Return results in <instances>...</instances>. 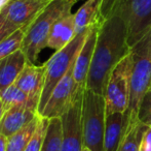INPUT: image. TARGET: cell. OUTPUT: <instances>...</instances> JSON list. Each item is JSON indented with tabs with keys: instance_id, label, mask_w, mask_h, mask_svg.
<instances>
[{
	"instance_id": "obj_1",
	"label": "cell",
	"mask_w": 151,
	"mask_h": 151,
	"mask_svg": "<svg viewBox=\"0 0 151 151\" xmlns=\"http://www.w3.org/2000/svg\"><path fill=\"white\" fill-rule=\"evenodd\" d=\"M131 49L124 21L115 8H111L105 14L98 30L86 89L104 95L111 71L129 55Z\"/></svg>"
},
{
	"instance_id": "obj_2",
	"label": "cell",
	"mask_w": 151,
	"mask_h": 151,
	"mask_svg": "<svg viewBox=\"0 0 151 151\" xmlns=\"http://www.w3.org/2000/svg\"><path fill=\"white\" fill-rule=\"evenodd\" d=\"M129 107L125 111L127 133L138 122L137 115L143 96L151 84V30L131 49Z\"/></svg>"
},
{
	"instance_id": "obj_3",
	"label": "cell",
	"mask_w": 151,
	"mask_h": 151,
	"mask_svg": "<svg viewBox=\"0 0 151 151\" xmlns=\"http://www.w3.org/2000/svg\"><path fill=\"white\" fill-rule=\"evenodd\" d=\"M77 1L79 0H54L29 25L21 47L29 63L36 64L38 55L47 47V40L54 25L60 18L71 12Z\"/></svg>"
},
{
	"instance_id": "obj_4",
	"label": "cell",
	"mask_w": 151,
	"mask_h": 151,
	"mask_svg": "<svg viewBox=\"0 0 151 151\" xmlns=\"http://www.w3.org/2000/svg\"><path fill=\"white\" fill-rule=\"evenodd\" d=\"M106 101L103 94L86 89L82 98V133L84 147L91 151H105Z\"/></svg>"
},
{
	"instance_id": "obj_5",
	"label": "cell",
	"mask_w": 151,
	"mask_h": 151,
	"mask_svg": "<svg viewBox=\"0 0 151 151\" xmlns=\"http://www.w3.org/2000/svg\"><path fill=\"white\" fill-rule=\"evenodd\" d=\"M90 29L77 33L75 37L65 48L60 51H56L55 54L45 62V80H44L43 91H42L39 107H38V114L39 115L42 113L44 107L46 106V103H47L55 87L58 85V83L64 78V76L68 73L69 69L75 62L76 57L88 36Z\"/></svg>"
},
{
	"instance_id": "obj_6",
	"label": "cell",
	"mask_w": 151,
	"mask_h": 151,
	"mask_svg": "<svg viewBox=\"0 0 151 151\" xmlns=\"http://www.w3.org/2000/svg\"><path fill=\"white\" fill-rule=\"evenodd\" d=\"M115 8L127 26V44L134 47L151 30V0H116L104 10Z\"/></svg>"
},
{
	"instance_id": "obj_7",
	"label": "cell",
	"mask_w": 151,
	"mask_h": 151,
	"mask_svg": "<svg viewBox=\"0 0 151 151\" xmlns=\"http://www.w3.org/2000/svg\"><path fill=\"white\" fill-rule=\"evenodd\" d=\"M132 59L131 52L116 65L108 78L104 91L106 101V114L124 113L129 107V78Z\"/></svg>"
},
{
	"instance_id": "obj_8",
	"label": "cell",
	"mask_w": 151,
	"mask_h": 151,
	"mask_svg": "<svg viewBox=\"0 0 151 151\" xmlns=\"http://www.w3.org/2000/svg\"><path fill=\"white\" fill-rule=\"evenodd\" d=\"M84 90L86 89L78 91L69 110L61 117L63 126L62 151H83L84 149L81 122L82 98Z\"/></svg>"
},
{
	"instance_id": "obj_9",
	"label": "cell",
	"mask_w": 151,
	"mask_h": 151,
	"mask_svg": "<svg viewBox=\"0 0 151 151\" xmlns=\"http://www.w3.org/2000/svg\"><path fill=\"white\" fill-rule=\"evenodd\" d=\"M76 60V59H75ZM74 63L69 69L68 73L64 76L52 90L46 106L44 107L41 116L45 118H61L69 110L70 106L74 101L76 94L81 89L77 88V85L73 76Z\"/></svg>"
},
{
	"instance_id": "obj_10",
	"label": "cell",
	"mask_w": 151,
	"mask_h": 151,
	"mask_svg": "<svg viewBox=\"0 0 151 151\" xmlns=\"http://www.w3.org/2000/svg\"><path fill=\"white\" fill-rule=\"evenodd\" d=\"M45 71V63H43L42 65H36L27 62L24 69L14 82V85L17 87H19L28 95L27 106L37 113L42 91H43Z\"/></svg>"
},
{
	"instance_id": "obj_11",
	"label": "cell",
	"mask_w": 151,
	"mask_h": 151,
	"mask_svg": "<svg viewBox=\"0 0 151 151\" xmlns=\"http://www.w3.org/2000/svg\"><path fill=\"white\" fill-rule=\"evenodd\" d=\"M54 0H10L2 9L17 27L30 25Z\"/></svg>"
},
{
	"instance_id": "obj_12",
	"label": "cell",
	"mask_w": 151,
	"mask_h": 151,
	"mask_svg": "<svg viewBox=\"0 0 151 151\" xmlns=\"http://www.w3.org/2000/svg\"><path fill=\"white\" fill-rule=\"evenodd\" d=\"M100 25L93 26L90 29L88 36L84 40L83 44H82L81 49H80L79 53L76 57L75 62H74L73 76L78 89H86Z\"/></svg>"
},
{
	"instance_id": "obj_13",
	"label": "cell",
	"mask_w": 151,
	"mask_h": 151,
	"mask_svg": "<svg viewBox=\"0 0 151 151\" xmlns=\"http://www.w3.org/2000/svg\"><path fill=\"white\" fill-rule=\"evenodd\" d=\"M127 133V120L124 113L115 112L106 115L105 151H117Z\"/></svg>"
},
{
	"instance_id": "obj_14",
	"label": "cell",
	"mask_w": 151,
	"mask_h": 151,
	"mask_svg": "<svg viewBox=\"0 0 151 151\" xmlns=\"http://www.w3.org/2000/svg\"><path fill=\"white\" fill-rule=\"evenodd\" d=\"M37 115L39 114L30 109L27 105L10 108L4 112L0 121V133L7 138L10 137L31 122Z\"/></svg>"
},
{
	"instance_id": "obj_15",
	"label": "cell",
	"mask_w": 151,
	"mask_h": 151,
	"mask_svg": "<svg viewBox=\"0 0 151 151\" xmlns=\"http://www.w3.org/2000/svg\"><path fill=\"white\" fill-rule=\"evenodd\" d=\"M106 0H86L74 14L76 34L97 26L104 20V6Z\"/></svg>"
},
{
	"instance_id": "obj_16",
	"label": "cell",
	"mask_w": 151,
	"mask_h": 151,
	"mask_svg": "<svg viewBox=\"0 0 151 151\" xmlns=\"http://www.w3.org/2000/svg\"><path fill=\"white\" fill-rule=\"evenodd\" d=\"M75 35V16L71 12L59 19L54 25L47 40V48L60 51L65 48Z\"/></svg>"
},
{
	"instance_id": "obj_17",
	"label": "cell",
	"mask_w": 151,
	"mask_h": 151,
	"mask_svg": "<svg viewBox=\"0 0 151 151\" xmlns=\"http://www.w3.org/2000/svg\"><path fill=\"white\" fill-rule=\"evenodd\" d=\"M27 62L21 49L0 60V93L14 84Z\"/></svg>"
},
{
	"instance_id": "obj_18",
	"label": "cell",
	"mask_w": 151,
	"mask_h": 151,
	"mask_svg": "<svg viewBox=\"0 0 151 151\" xmlns=\"http://www.w3.org/2000/svg\"><path fill=\"white\" fill-rule=\"evenodd\" d=\"M40 115H37L31 122L25 125L23 128L7 138V150L6 151H24L31 140L37 124L39 122Z\"/></svg>"
},
{
	"instance_id": "obj_19",
	"label": "cell",
	"mask_w": 151,
	"mask_h": 151,
	"mask_svg": "<svg viewBox=\"0 0 151 151\" xmlns=\"http://www.w3.org/2000/svg\"><path fill=\"white\" fill-rule=\"evenodd\" d=\"M63 126L61 118L50 119L45 137L40 151H62Z\"/></svg>"
},
{
	"instance_id": "obj_20",
	"label": "cell",
	"mask_w": 151,
	"mask_h": 151,
	"mask_svg": "<svg viewBox=\"0 0 151 151\" xmlns=\"http://www.w3.org/2000/svg\"><path fill=\"white\" fill-rule=\"evenodd\" d=\"M28 27L29 25L21 27L20 29L14 31L12 34H10L9 36L6 37L5 39L0 42V60L7 57L8 55L12 54L16 51L20 50L25 34L28 30Z\"/></svg>"
},
{
	"instance_id": "obj_21",
	"label": "cell",
	"mask_w": 151,
	"mask_h": 151,
	"mask_svg": "<svg viewBox=\"0 0 151 151\" xmlns=\"http://www.w3.org/2000/svg\"><path fill=\"white\" fill-rule=\"evenodd\" d=\"M0 98H1L2 105L5 111L16 106L28 104V95L14 84L0 93Z\"/></svg>"
},
{
	"instance_id": "obj_22",
	"label": "cell",
	"mask_w": 151,
	"mask_h": 151,
	"mask_svg": "<svg viewBox=\"0 0 151 151\" xmlns=\"http://www.w3.org/2000/svg\"><path fill=\"white\" fill-rule=\"evenodd\" d=\"M147 128L148 127L143 125L142 123H136L135 126L125 136L124 140L122 141L117 151H139L140 143H141L144 133Z\"/></svg>"
},
{
	"instance_id": "obj_23",
	"label": "cell",
	"mask_w": 151,
	"mask_h": 151,
	"mask_svg": "<svg viewBox=\"0 0 151 151\" xmlns=\"http://www.w3.org/2000/svg\"><path fill=\"white\" fill-rule=\"evenodd\" d=\"M48 122H50V119L45 118V117L40 115V119L37 124V127H36L31 140L29 141L28 145L26 146L24 151H40L41 150L44 137H45V133H46V129H47V126H48Z\"/></svg>"
},
{
	"instance_id": "obj_24",
	"label": "cell",
	"mask_w": 151,
	"mask_h": 151,
	"mask_svg": "<svg viewBox=\"0 0 151 151\" xmlns=\"http://www.w3.org/2000/svg\"><path fill=\"white\" fill-rule=\"evenodd\" d=\"M137 120L145 126L151 127V90L146 92L140 103Z\"/></svg>"
},
{
	"instance_id": "obj_25",
	"label": "cell",
	"mask_w": 151,
	"mask_h": 151,
	"mask_svg": "<svg viewBox=\"0 0 151 151\" xmlns=\"http://www.w3.org/2000/svg\"><path fill=\"white\" fill-rule=\"evenodd\" d=\"M18 29L20 28L14 25L12 23H10L6 18L4 10L1 9V12H0V42L5 39L6 37L9 36L10 34H12Z\"/></svg>"
},
{
	"instance_id": "obj_26",
	"label": "cell",
	"mask_w": 151,
	"mask_h": 151,
	"mask_svg": "<svg viewBox=\"0 0 151 151\" xmlns=\"http://www.w3.org/2000/svg\"><path fill=\"white\" fill-rule=\"evenodd\" d=\"M139 151H151V127H148L144 133L142 141L140 143Z\"/></svg>"
},
{
	"instance_id": "obj_27",
	"label": "cell",
	"mask_w": 151,
	"mask_h": 151,
	"mask_svg": "<svg viewBox=\"0 0 151 151\" xmlns=\"http://www.w3.org/2000/svg\"><path fill=\"white\" fill-rule=\"evenodd\" d=\"M7 150V137L0 133V151Z\"/></svg>"
},
{
	"instance_id": "obj_28",
	"label": "cell",
	"mask_w": 151,
	"mask_h": 151,
	"mask_svg": "<svg viewBox=\"0 0 151 151\" xmlns=\"http://www.w3.org/2000/svg\"><path fill=\"white\" fill-rule=\"evenodd\" d=\"M4 112H5V110H4L3 105H2V101H1V98H0V121H1L2 117H3Z\"/></svg>"
},
{
	"instance_id": "obj_29",
	"label": "cell",
	"mask_w": 151,
	"mask_h": 151,
	"mask_svg": "<svg viewBox=\"0 0 151 151\" xmlns=\"http://www.w3.org/2000/svg\"><path fill=\"white\" fill-rule=\"evenodd\" d=\"M106 1H107V2H106V3H105V6H104V10L106 9V7H107V6H109L110 4L112 3V2L116 1V0H106Z\"/></svg>"
},
{
	"instance_id": "obj_30",
	"label": "cell",
	"mask_w": 151,
	"mask_h": 151,
	"mask_svg": "<svg viewBox=\"0 0 151 151\" xmlns=\"http://www.w3.org/2000/svg\"><path fill=\"white\" fill-rule=\"evenodd\" d=\"M83 151H91V150H88V148H86V147H84V149H83Z\"/></svg>"
},
{
	"instance_id": "obj_31",
	"label": "cell",
	"mask_w": 151,
	"mask_h": 151,
	"mask_svg": "<svg viewBox=\"0 0 151 151\" xmlns=\"http://www.w3.org/2000/svg\"><path fill=\"white\" fill-rule=\"evenodd\" d=\"M149 90H151V84H150V88H149Z\"/></svg>"
},
{
	"instance_id": "obj_32",
	"label": "cell",
	"mask_w": 151,
	"mask_h": 151,
	"mask_svg": "<svg viewBox=\"0 0 151 151\" xmlns=\"http://www.w3.org/2000/svg\"><path fill=\"white\" fill-rule=\"evenodd\" d=\"M0 12H1V9H0Z\"/></svg>"
},
{
	"instance_id": "obj_33",
	"label": "cell",
	"mask_w": 151,
	"mask_h": 151,
	"mask_svg": "<svg viewBox=\"0 0 151 151\" xmlns=\"http://www.w3.org/2000/svg\"><path fill=\"white\" fill-rule=\"evenodd\" d=\"M9 1H10V0H9Z\"/></svg>"
}]
</instances>
